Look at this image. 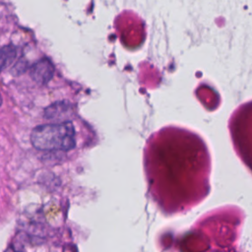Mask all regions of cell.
<instances>
[{"mask_svg": "<svg viewBox=\"0 0 252 252\" xmlns=\"http://www.w3.org/2000/svg\"><path fill=\"white\" fill-rule=\"evenodd\" d=\"M31 141L40 151L67 152L76 145L75 129L70 121L39 125L32 131Z\"/></svg>", "mask_w": 252, "mask_h": 252, "instance_id": "obj_1", "label": "cell"}, {"mask_svg": "<svg viewBox=\"0 0 252 252\" xmlns=\"http://www.w3.org/2000/svg\"><path fill=\"white\" fill-rule=\"evenodd\" d=\"M235 152L252 173V100L235 109L229 120Z\"/></svg>", "mask_w": 252, "mask_h": 252, "instance_id": "obj_2", "label": "cell"}, {"mask_svg": "<svg viewBox=\"0 0 252 252\" xmlns=\"http://www.w3.org/2000/svg\"><path fill=\"white\" fill-rule=\"evenodd\" d=\"M53 74V68L47 59H42L36 62L32 67V75L35 81L38 83L47 82Z\"/></svg>", "mask_w": 252, "mask_h": 252, "instance_id": "obj_3", "label": "cell"}, {"mask_svg": "<svg viewBox=\"0 0 252 252\" xmlns=\"http://www.w3.org/2000/svg\"><path fill=\"white\" fill-rule=\"evenodd\" d=\"M70 109H71V107H70L69 103L59 101V102L53 103L50 106H48L45 110V115L49 119H53V118L57 119L58 113H61V117H62V115L64 117L68 112H70Z\"/></svg>", "mask_w": 252, "mask_h": 252, "instance_id": "obj_4", "label": "cell"}, {"mask_svg": "<svg viewBox=\"0 0 252 252\" xmlns=\"http://www.w3.org/2000/svg\"><path fill=\"white\" fill-rule=\"evenodd\" d=\"M5 252H18L15 248H12V247H9Z\"/></svg>", "mask_w": 252, "mask_h": 252, "instance_id": "obj_5", "label": "cell"}]
</instances>
